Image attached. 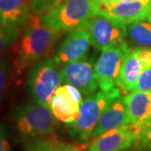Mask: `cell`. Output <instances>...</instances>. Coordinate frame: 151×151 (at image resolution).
Listing matches in <instances>:
<instances>
[{
    "instance_id": "1",
    "label": "cell",
    "mask_w": 151,
    "mask_h": 151,
    "mask_svg": "<svg viewBox=\"0 0 151 151\" xmlns=\"http://www.w3.org/2000/svg\"><path fill=\"white\" fill-rule=\"evenodd\" d=\"M61 33L45 26L40 15L31 12L21 26L15 45V67L19 73L40 60L46 58L53 50Z\"/></svg>"
},
{
    "instance_id": "2",
    "label": "cell",
    "mask_w": 151,
    "mask_h": 151,
    "mask_svg": "<svg viewBox=\"0 0 151 151\" xmlns=\"http://www.w3.org/2000/svg\"><path fill=\"white\" fill-rule=\"evenodd\" d=\"M95 14L96 0H63L40 18L45 26L62 34L81 28Z\"/></svg>"
},
{
    "instance_id": "3",
    "label": "cell",
    "mask_w": 151,
    "mask_h": 151,
    "mask_svg": "<svg viewBox=\"0 0 151 151\" xmlns=\"http://www.w3.org/2000/svg\"><path fill=\"white\" fill-rule=\"evenodd\" d=\"M13 119L18 132L27 139L49 138L55 131L56 119L50 108L34 101L19 105L14 111Z\"/></svg>"
},
{
    "instance_id": "4",
    "label": "cell",
    "mask_w": 151,
    "mask_h": 151,
    "mask_svg": "<svg viewBox=\"0 0 151 151\" xmlns=\"http://www.w3.org/2000/svg\"><path fill=\"white\" fill-rule=\"evenodd\" d=\"M120 88L114 87L108 92H93L82 99L77 119L68 124L70 136L78 142H87L91 139L104 108L114 97L121 95Z\"/></svg>"
},
{
    "instance_id": "5",
    "label": "cell",
    "mask_w": 151,
    "mask_h": 151,
    "mask_svg": "<svg viewBox=\"0 0 151 151\" xmlns=\"http://www.w3.org/2000/svg\"><path fill=\"white\" fill-rule=\"evenodd\" d=\"M61 82L60 66L53 57H46L29 67L26 80L27 92L34 102L50 108L55 92Z\"/></svg>"
},
{
    "instance_id": "6",
    "label": "cell",
    "mask_w": 151,
    "mask_h": 151,
    "mask_svg": "<svg viewBox=\"0 0 151 151\" xmlns=\"http://www.w3.org/2000/svg\"><path fill=\"white\" fill-rule=\"evenodd\" d=\"M89 34L92 46L104 50L124 41L127 24L102 14L91 17L82 26Z\"/></svg>"
},
{
    "instance_id": "7",
    "label": "cell",
    "mask_w": 151,
    "mask_h": 151,
    "mask_svg": "<svg viewBox=\"0 0 151 151\" xmlns=\"http://www.w3.org/2000/svg\"><path fill=\"white\" fill-rule=\"evenodd\" d=\"M129 50V45L124 40L102 51L95 62L97 83L101 91L108 92L116 87L124 57Z\"/></svg>"
},
{
    "instance_id": "8",
    "label": "cell",
    "mask_w": 151,
    "mask_h": 151,
    "mask_svg": "<svg viewBox=\"0 0 151 151\" xmlns=\"http://www.w3.org/2000/svg\"><path fill=\"white\" fill-rule=\"evenodd\" d=\"M145 125L130 122L108 130L92 138L88 144L89 151H121L132 149Z\"/></svg>"
},
{
    "instance_id": "9",
    "label": "cell",
    "mask_w": 151,
    "mask_h": 151,
    "mask_svg": "<svg viewBox=\"0 0 151 151\" xmlns=\"http://www.w3.org/2000/svg\"><path fill=\"white\" fill-rule=\"evenodd\" d=\"M60 76L62 82L77 87L86 96L96 92L98 87L95 64L87 55L62 65Z\"/></svg>"
},
{
    "instance_id": "10",
    "label": "cell",
    "mask_w": 151,
    "mask_h": 151,
    "mask_svg": "<svg viewBox=\"0 0 151 151\" xmlns=\"http://www.w3.org/2000/svg\"><path fill=\"white\" fill-rule=\"evenodd\" d=\"M151 0H134L130 2L96 0L97 14L129 24L148 17Z\"/></svg>"
},
{
    "instance_id": "11",
    "label": "cell",
    "mask_w": 151,
    "mask_h": 151,
    "mask_svg": "<svg viewBox=\"0 0 151 151\" xmlns=\"http://www.w3.org/2000/svg\"><path fill=\"white\" fill-rule=\"evenodd\" d=\"M81 102V91L70 84H64L55 92L50 109L56 120L70 124L79 116Z\"/></svg>"
},
{
    "instance_id": "12",
    "label": "cell",
    "mask_w": 151,
    "mask_h": 151,
    "mask_svg": "<svg viewBox=\"0 0 151 151\" xmlns=\"http://www.w3.org/2000/svg\"><path fill=\"white\" fill-rule=\"evenodd\" d=\"M89 34L85 28L76 29L64 38L55 49V62L60 66L87 55L91 45Z\"/></svg>"
},
{
    "instance_id": "13",
    "label": "cell",
    "mask_w": 151,
    "mask_h": 151,
    "mask_svg": "<svg viewBox=\"0 0 151 151\" xmlns=\"http://www.w3.org/2000/svg\"><path fill=\"white\" fill-rule=\"evenodd\" d=\"M130 123L123 95L113 98L104 108L92 137L94 138L108 130Z\"/></svg>"
},
{
    "instance_id": "14",
    "label": "cell",
    "mask_w": 151,
    "mask_h": 151,
    "mask_svg": "<svg viewBox=\"0 0 151 151\" xmlns=\"http://www.w3.org/2000/svg\"><path fill=\"white\" fill-rule=\"evenodd\" d=\"M130 122L147 124L151 123V92L134 90L124 96Z\"/></svg>"
},
{
    "instance_id": "15",
    "label": "cell",
    "mask_w": 151,
    "mask_h": 151,
    "mask_svg": "<svg viewBox=\"0 0 151 151\" xmlns=\"http://www.w3.org/2000/svg\"><path fill=\"white\" fill-rule=\"evenodd\" d=\"M143 70L144 66L139 58V48L130 50L124 57L117 86L124 92L134 91Z\"/></svg>"
},
{
    "instance_id": "16",
    "label": "cell",
    "mask_w": 151,
    "mask_h": 151,
    "mask_svg": "<svg viewBox=\"0 0 151 151\" xmlns=\"http://www.w3.org/2000/svg\"><path fill=\"white\" fill-rule=\"evenodd\" d=\"M32 0H0L3 25L21 28L29 16Z\"/></svg>"
},
{
    "instance_id": "17",
    "label": "cell",
    "mask_w": 151,
    "mask_h": 151,
    "mask_svg": "<svg viewBox=\"0 0 151 151\" xmlns=\"http://www.w3.org/2000/svg\"><path fill=\"white\" fill-rule=\"evenodd\" d=\"M127 35L142 48L151 47V22L146 18L127 24Z\"/></svg>"
},
{
    "instance_id": "18",
    "label": "cell",
    "mask_w": 151,
    "mask_h": 151,
    "mask_svg": "<svg viewBox=\"0 0 151 151\" xmlns=\"http://www.w3.org/2000/svg\"><path fill=\"white\" fill-rule=\"evenodd\" d=\"M20 28L0 26V55L16 43L20 34Z\"/></svg>"
},
{
    "instance_id": "19",
    "label": "cell",
    "mask_w": 151,
    "mask_h": 151,
    "mask_svg": "<svg viewBox=\"0 0 151 151\" xmlns=\"http://www.w3.org/2000/svg\"><path fill=\"white\" fill-rule=\"evenodd\" d=\"M49 144L52 146L54 151H89L88 144L85 143H66L59 140L55 138V136H50L45 139Z\"/></svg>"
},
{
    "instance_id": "20",
    "label": "cell",
    "mask_w": 151,
    "mask_h": 151,
    "mask_svg": "<svg viewBox=\"0 0 151 151\" xmlns=\"http://www.w3.org/2000/svg\"><path fill=\"white\" fill-rule=\"evenodd\" d=\"M132 150L134 151H151V123L145 126Z\"/></svg>"
},
{
    "instance_id": "21",
    "label": "cell",
    "mask_w": 151,
    "mask_h": 151,
    "mask_svg": "<svg viewBox=\"0 0 151 151\" xmlns=\"http://www.w3.org/2000/svg\"><path fill=\"white\" fill-rule=\"evenodd\" d=\"M62 1L63 0H32L31 10L34 13L42 15Z\"/></svg>"
},
{
    "instance_id": "22",
    "label": "cell",
    "mask_w": 151,
    "mask_h": 151,
    "mask_svg": "<svg viewBox=\"0 0 151 151\" xmlns=\"http://www.w3.org/2000/svg\"><path fill=\"white\" fill-rule=\"evenodd\" d=\"M26 151H54L52 146L45 139H30L25 143Z\"/></svg>"
},
{
    "instance_id": "23",
    "label": "cell",
    "mask_w": 151,
    "mask_h": 151,
    "mask_svg": "<svg viewBox=\"0 0 151 151\" xmlns=\"http://www.w3.org/2000/svg\"><path fill=\"white\" fill-rule=\"evenodd\" d=\"M134 90L151 92V65L142 70Z\"/></svg>"
},
{
    "instance_id": "24",
    "label": "cell",
    "mask_w": 151,
    "mask_h": 151,
    "mask_svg": "<svg viewBox=\"0 0 151 151\" xmlns=\"http://www.w3.org/2000/svg\"><path fill=\"white\" fill-rule=\"evenodd\" d=\"M9 74V66L8 61L0 59V102L4 96Z\"/></svg>"
},
{
    "instance_id": "25",
    "label": "cell",
    "mask_w": 151,
    "mask_h": 151,
    "mask_svg": "<svg viewBox=\"0 0 151 151\" xmlns=\"http://www.w3.org/2000/svg\"><path fill=\"white\" fill-rule=\"evenodd\" d=\"M139 58L144 69L151 65V49L139 48Z\"/></svg>"
},
{
    "instance_id": "26",
    "label": "cell",
    "mask_w": 151,
    "mask_h": 151,
    "mask_svg": "<svg viewBox=\"0 0 151 151\" xmlns=\"http://www.w3.org/2000/svg\"><path fill=\"white\" fill-rule=\"evenodd\" d=\"M0 151H11L10 144L4 131L0 129Z\"/></svg>"
},
{
    "instance_id": "27",
    "label": "cell",
    "mask_w": 151,
    "mask_h": 151,
    "mask_svg": "<svg viewBox=\"0 0 151 151\" xmlns=\"http://www.w3.org/2000/svg\"><path fill=\"white\" fill-rule=\"evenodd\" d=\"M148 19L151 22V7H150V12H149V14H148Z\"/></svg>"
},
{
    "instance_id": "28",
    "label": "cell",
    "mask_w": 151,
    "mask_h": 151,
    "mask_svg": "<svg viewBox=\"0 0 151 151\" xmlns=\"http://www.w3.org/2000/svg\"><path fill=\"white\" fill-rule=\"evenodd\" d=\"M116 1H119V2H130V1H134V0H116Z\"/></svg>"
},
{
    "instance_id": "29",
    "label": "cell",
    "mask_w": 151,
    "mask_h": 151,
    "mask_svg": "<svg viewBox=\"0 0 151 151\" xmlns=\"http://www.w3.org/2000/svg\"><path fill=\"white\" fill-rule=\"evenodd\" d=\"M121 151H134L132 149H129V150H121Z\"/></svg>"
},
{
    "instance_id": "30",
    "label": "cell",
    "mask_w": 151,
    "mask_h": 151,
    "mask_svg": "<svg viewBox=\"0 0 151 151\" xmlns=\"http://www.w3.org/2000/svg\"><path fill=\"white\" fill-rule=\"evenodd\" d=\"M1 25H3V24H2V20H1V18H0V26Z\"/></svg>"
},
{
    "instance_id": "31",
    "label": "cell",
    "mask_w": 151,
    "mask_h": 151,
    "mask_svg": "<svg viewBox=\"0 0 151 151\" xmlns=\"http://www.w3.org/2000/svg\"><path fill=\"white\" fill-rule=\"evenodd\" d=\"M108 1H116V0H108Z\"/></svg>"
}]
</instances>
